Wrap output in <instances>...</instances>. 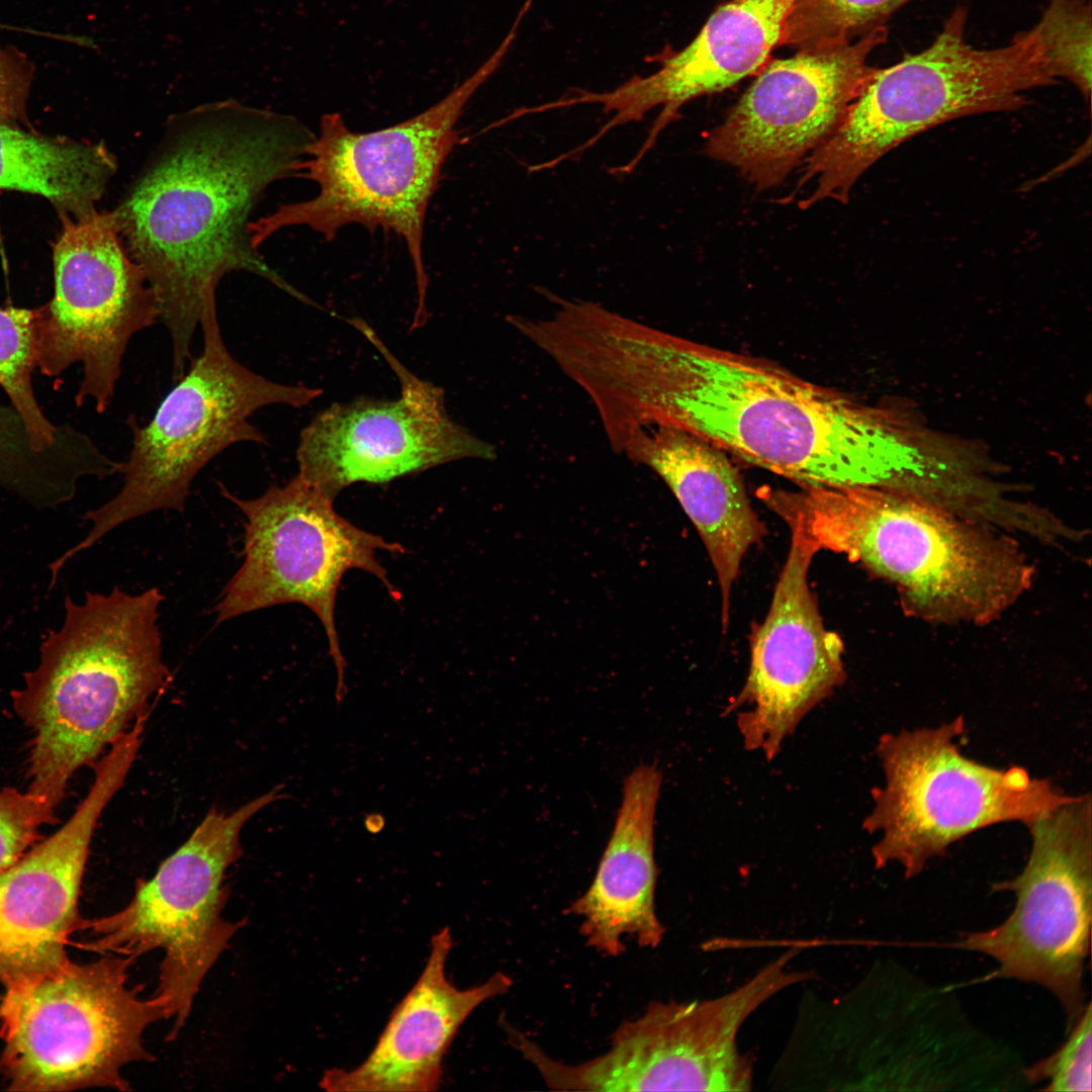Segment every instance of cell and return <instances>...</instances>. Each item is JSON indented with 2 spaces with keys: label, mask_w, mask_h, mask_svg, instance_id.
Segmentation results:
<instances>
[{
  "label": "cell",
  "mask_w": 1092,
  "mask_h": 1092,
  "mask_svg": "<svg viewBox=\"0 0 1092 1092\" xmlns=\"http://www.w3.org/2000/svg\"><path fill=\"white\" fill-rule=\"evenodd\" d=\"M601 402L618 434L681 429L799 486L898 489L918 461L883 412L769 361L636 321L610 348Z\"/></svg>",
  "instance_id": "cell-1"
},
{
  "label": "cell",
  "mask_w": 1092,
  "mask_h": 1092,
  "mask_svg": "<svg viewBox=\"0 0 1092 1092\" xmlns=\"http://www.w3.org/2000/svg\"><path fill=\"white\" fill-rule=\"evenodd\" d=\"M312 138L292 116L234 99L198 105L168 118L112 209L158 296L174 379L186 371L204 306L228 273H252L309 302L266 263L249 226L268 187L297 176Z\"/></svg>",
  "instance_id": "cell-2"
},
{
  "label": "cell",
  "mask_w": 1092,
  "mask_h": 1092,
  "mask_svg": "<svg viewBox=\"0 0 1092 1092\" xmlns=\"http://www.w3.org/2000/svg\"><path fill=\"white\" fill-rule=\"evenodd\" d=\"M792 1089L1025 1091L1027 1066L947 988L883 960L843 996L800 1013L781 1059Z\"/></svg>",
  "instance_id": "cell-3"
},
{
  "label": "cell",
  "mask_w": 1092,
  "mask_h": 1092,
  "mask_svg": "<svg viewBox=\"0 0 1092 1092\" xmlns=\"http://www.w3.org/2000/svg\"><path fill=\"white\" fill-rule=\"evenodd\" d=\"M762 498L816 552L867 566L927 622L990 623L1034 576L1014 537L897 490L804 485Z\"/></svg>",
  "instance_id": "cell-4"
},
{
  "label": "cell",
  "mask_w": 1092,
  "mask_h": 1092,
  "mask_svg": "<svg viewBox=\"0 0 1092 1092\" xmlns=\"http://www.w3.org/2000/svg\"><path fill=\"white\" fill-rule=\"evenodd\" d=\"M163 595L87 592L64 603L61 626L39 646L37 665L11 693L32 730L28 791L55 808L70 779L146 715L170 679L158 626Z\"/></svg>",
  "instance_id": "cell-5"
},
{
  "label": "cell",
  "mask_w": 1092,
  "mask_h": 1092,
  "mask_svg": "<svg viewBox=\"0 0 1092 1092\" xmlns=\"http://www.w3.org/2000/svg\"><path fill=\"white\" fill-rule=\"evenodd\" d=\"M515 38V31L509 30L491 56L446 97L392 126L354 132L340 113L325 114L297 167V176L318 186L317 194L280 204L252 220L253 246L259 249L271 235L294 225L307 226L328 241L351 223L370 232H393L404 241L413 262L419 295L415 324H422L428 285L423 256L428 206L442 166L462 141L456 128L459 117L499 68Z\"/></svg>",
  "instance_id": "cell-6"
},
{
  "label": "cell",
  "mask_w": 1092,
  "mask_h": 1092,
  "mask_svg": "<svg viewBox=\"0 0 1092 1092\" xmlns=\"http://www.w3.org/2000/svg\"><path fill=\"white\" fill-rule=\"evenodd\" d=\"M968 12L958 7L933 41L875 69L834 132L806 159L798 189L811 182L802 208L831 198L847 202L856 180L903 142L960 117L1024 106L1025 95L1054 78L1034 27L994 49L972 46Z\"/></svg>",
  "instance_id": "cell-7"
},
{
  "label": "cell",
  "mask_w": 1092,
  "mask_h": 1092,
  "mask_svg": "<svg viewBox=\"0 0 1092 1092\" xmlns=\"http://www.w3.org/2000/svg\"><path fill=\"white\" fill-rule=\"evenodd\" d=\"M199 326L200 353L153 418L145 425L127 420L132 443L121 489L84 515L89 532L52 562L56 570L125 522L161 510L182 512L192 481L210 460L238 443H267L250 422L256 411L272 404L301 407L322 393L275 382L240 363L223 341L216 301L206 303Z\"/></svg>",
  "instance_id": "cell-8"
},
{
  "label": "cell",
  "mask_w": 1092,
  "mask_h": 1092,
  "mask_svg": "<svg viewBox=\"0 0 1092 1092\" xmlns=\"http://www.w3.org/2000/svg\"><path fill=\"white\" fill-rule=\"evenodd\" d=\"M965 733L958 716L879 738L884 784L871 791L873 807L862 822L878 836L877 869L898 863L906 879L915 878L962 838L1004 822L1028 826L1072 798L1021 766L998 768L965 756L959 745Z\"/></svg>",
  "instance_id": "cell-9"
},
{
  "label": "cell",
  "mask_w": 1092,
  "mask_h": 1092,
  "mask_svg": "<svg viewBox=\"0 0 1092 1092\" xmlns=\"http://www.w3.org/2000/svg\"><path fill=\"white\" fill-rule=\"evenodd\" d=\"M128 957L66 962L6 987L0 1001L1 1069L9 1090L130 1089L121 1069L152 1062L143 1034L163 1005L127 986Z\"/></svg>",
  "instance_id": "cell-10"
},
{
  "label": "cell",
  "mask_w": 1092,
  "mask_h": 1092,
  "mask_svg": "<svg viewBox=\"0 0 1092 1092\" xmlns=\"http://www.w3.org/2000/svg\"><path fill=\"white\" fill-rule=\"evenodd\" d=\"M282 786L225 813L211 809L189 838L148 880L136 882L129 903L90 921L89 947L133 961L162 949L158 988L153 995L173 1024L168 1039L184 1026L200 985L245 921L222 917L228 901V869L242 854L240 833L259 811L284 796Z\"/></svg>",
  "instance_id": "cell-11"
},
{
  "label": "cell",
  "mask_w": 1092,
  "mask_h": 1092,
  "mask_svg": "<svg viewBox=\"0 0 1092 1092\" xmlns=\"http://www.w3.org/2000/svg\"><path fill=\"white\" fill-rule=\"evenodd\" d=\"M220 493L245 517L244 560L219 596L216 623L281 604L308 608L321 621L337 669L338 705L346 696L347 662L335 621L341 580L350 569L377 577L393 599L399 592L378 562V550L404 548L362 530L339 515L334 500L296 474L283 486H270L245 499L219 484Z\"/></svg>",
  "instance_id": "cell-12"
},
{
  "label": "cell",
  "mask_w": 1092,
  "mask_h": 1092,
  "mask_svg": "<svg viewBox=\"0 0 1092 1092\" xmlns=\"http://www.w3.org/2000/svg\"><path fill=\"white\" fill-rule=\"evenodd\" d=\"M1092 816L1090 795L1072 796L1026 826L1028 859L1019 875L995 886L1016 903L999 925L966 932L946 945L998 963L996 979L1048 989L1062 1005L1067 1032L1084 1012V971L1091 946Z\"/></svg>",
  "instance_id": "cell-13"
},
{
  "label": "cell",
  "mask_w": 1092,
  "mask_h": 1092,
  "mask_svg": "<svg viewBox=\"0 0 1092 1092\" xmlns=\"http://www.w3.org/2000/svg\"><path fill=\"white\" fill-rule=\"evenodd\" d=\"M55 292L36 309L37 368L50 377L80 363L77 405L106 411L130 339L160 321L158 296L130 256L112 210L65 214L55 250Z\"/></svg>",
  "instance_id": "cell-14"
},
{
  "label": "cell",
  "mask_w": 1092,
  "mask_h": 1092,
  "mask_svg": "<svg viewBox=\"0 0 1092 1092\" xmlns=\"http://www.w3.org/2000/svg\"><path fill=\"white\" fill-rule=\"evenodd\" d=\"M884 25L841 43L799 50L769 63L708 136L706 152L758 189L781 184L838 127L875 68Z\"/></svg>",
  "instance_id": "cell-15"
},
{
  "label": "cell",
  "mask_w": 1092,
  "mask_h": 1092,
  "mask_svg": "<svg viewBox=\"0 0 1092 1092\" xmlns=\"http://www.w3.org/2000/svg\"><path fill=\"white\" fill-rule=\"evenodd\" d=\"M805 947L785 951L734 990L693 1002H653L616 1029L602 1055L604 1081L614 1091H749L751 1061L738 1046L747 1018L781 991L811 980L790 969Z\"/></svg>",
  "instance_id": "cell-16"
},
{
  "label": "cell",
  "mask_w": 1092,
  "mask_h": 1092,
  "mask_svg": "<svg viewBox=\"0 0 1092 1092\" xmlns=\"http://www.w3.org/2000/svg\"><path fill=\"white\" fill-rule=\"evenodd\" d=\"M361 326L398 376L400 396L335 403L318 414L300 433L297 474L334 500L356 482H389L465 458L494 459L492 444L451 420L443 390L411 374Z\"/></svg>",
  "instance_id": "cell-17"
},
{
  "label": "cell",
  "mask_w": 1092,
  "mask_h": 1092,
  "mask_svg": "<svg viewBox=\"0 0 1092 1092\" xmlns=\"http://www.w3.org/2000/svg\"><path fill=\"white\" fill-rule=\"evenodd\" d=\"M791 531L770 609L752 637L746 680L725 709L736 715L744 748L767 760L845 679L841 639L825 628L808 582L817 552L801 533Z\"/></svg>",
  "instance_id": "cell-18"
},
{
  "label": "cell",
  "mask_w": 1092,
  "mask_h": 1092,
  "mask_svg": "<svg viewBox=\"0 0 1092 1092\" xmlns=\"http://www.w3.org/2000/svg\"><path fill=\"white\" fill-rule=\"evenodd\" d=\"M129 771L101 757L85 798L53 835L0 872V982L41 976L69 961L66 943L80 928L78 899L91 839L103 810Z\"/></svg>",
  "instance_id": "cell-19"
},
{
  "label": "cell",
  "mask_w": 1092,
  "mask_h": 1092,
  "mask_svg": "<svg viewBox=\"0 0 1092 1092\" xmlns=\"http://www.w3.org/2000/svg\"><path fill=\"white\" fill-rule=\"evenodd\" d=\"M796 0H731L708 18L697 36L682 50H663L649 57L659 64L648 76H634L607 92L586 95L613 116L600 128L640 121L654 107L662 109L644 143L633 157L640 163L660 132L679 117L691 100L723 91L757 72L780 44Z\"/></svg>",
  "instance_id": "cell-20"
},
{
  "label": "cell",
  "mask_w": 1092,
  "mask_h": 1092,
  "mask_svg": "<svg viewBox=\"0 0 1092 1092\" xmlns=\"http://www.w3.org/2000/svg\"><path fill=\"white\" fill-rule=\"evenodd\" d=\"M452 947L448 927L431 938L422 974L395 1005L374 1048L357 1067L326 1070V1091L428 1092L439 1088L442 1064L462 1023L484 1001L509 991L513 981L496 972L486 982L459 989L446 975Z\"/></svg>",
  "instance_id": "cell-21"
},
{
  "label": "cell",
  "mask_w": 1092,
  "mask_h": 1092,
  "mask_svg": "<svg viewBox=\"0 0 1092 1092\" xmlns=\"http://www.w3.org/2000/svg\"><path fill=\"white\" fill-rule=\"evenodd\" d=\"M612 448L656 472L697 528L717 574L726 630L741 561L766 533L739 471L715 444L668 426L639 428Z\"/></svg>",
  "instance_id": "cell-22"
},
{
  "label": "cell",
  "mask_w": 1092,
  "mask_h": 1092,
  "mask_svg": "<svg viewBox=\"0 0 1092 1092\" xmlns=\"http://www.w3.org/2000/svg\"><path fill=\"white\" fill-rule=\"evenodd\" d=\"M662 777L654 763H641L624 780L622 799L594 880L565 914L581 918L580 933L597 951L617 957L629 935L655 948L664 926L655 907L658 870L654 820Z\"/></svg>",
  "instance_id": "cell-23"
},
{
  "label": "cell",
  "mask_w": 1092,
  "mask_h": 1092,
  "mask_svg": "<svg viewBox=\"0 0 1092 1092\" xmlns=\"http://www.w3.org/2000/svg\"><path fill=\"white\" fill-rule=\"evenodd\" d=\"M116 170L103 143L37 135L0 115V189L40 195L80 215L95 209Z\"/></svg>",
  "instance_id": "cell-24"
},
{
  "label": "cell",
  "mask_w": 1092,
  "mask_h": 1092,
  "mask_svg": "<svg viewBox=\"0 0 1092 1092\" xmlns=\"http://www.w3.org/2000/svg\"><path fill=\"white\" fill-rule=\"evenodd\" d=\"M36 309L0 306V387L21 417L34 446L53 445L65 425L53 424L40 408L32 385L37 368Z\"/></svg>",
  "instance_id": "cell-25"
},
{
  "label": "cell",
  "mask_w": 1092,
  "mask_h": 1092,
  "mask_svg": "<svg viewBox=\"0 0 1092 1092\" xmlns=\"http://www.w3.org/2000/svg\"><path fill=\"white\" fill-rule=\"evenodd\" d=\"M912 0H796L780 44L800 50L849 41Z\"/></svg>",
  "instance_id": "cell-26"
},
{
  "label": "cell",
  "mask_w": 1092,
  "mask_h": 1092,
  "mask_svg": "<svg viewBox=\"0 0 1092 1092\" xmlns=\"http://www.w3.org/2000/svg\"><path fill=\"white\" fill-rule=\"evenodd\" d=\"M1091 10L1089 0H1050L1033 26L1055 79L1071 82L1088 105L1091 98Z\"/></svg>",
  "instance_id": "cell-27"
},
{
  "label": "cell",
  "mask_w": 1092,
  "mask_h": 1092,
  "mask_svg": "<svg viewBox=\"0 0 1092 1092\" xmlns=\"http://www.w3.org/2000/svg\"><path fill=\"white\" fill-rule=\"evenodd\" d=\"M1065 1043L1051 1056L1027 1066L1032 1086L1046 1082L1043 1091L1090 1092L1092 1090L1091 1039L1092 1005L1086 1008L1072 1028Z\"/></svg>",
  "instance_id": "cell-28"
},
{
  "label": "cell",
  "mask_w": 1092,
  "mask_h": 1092,
  "mask_svg": "<svg viewBox=\"0 0 1092 1092\" xmlns=\"http://www.w3.org/2000/svg\"><path fill=\"white\" fill-rule=\"evenodd\" d=\"M54 810L46 799L29 791L0 789V872L25 853L43 825L55 822Z\"/></svg>",
  "instance_id": "cell-29"
},
{
  "label": "cell",
  "mask_w": 1092,
  "mask_h": 1092,
  "mask_svg": "<svg viewBox=\"0 0 1092 1092\" xmlns=\"http://www.w3.org/2000/svg\"><path fill=\"white\" fill-rule=\"evenodd\" d=\"M30 77L24 58L0 46V115L23 117Z\"/></svg>",
  "instance_id": "cell-30"
},
{
  "label": "cell",
  "mask_w": 1092,
  "mask_h": 1092,
  "mask_svg": "<svg viewBox=\"0 0 1092 1092\" xmlns=\"http://www.w3.org/2000/svg\"><path fill=\"white\" fill-rule=\"evenodd\" d=\"M385 821L380 814H370L366 816L365 826L371 833H377L384 827Z\"/></svg>",
  "instance_id": "cell-31"
}]
</instances>
